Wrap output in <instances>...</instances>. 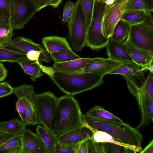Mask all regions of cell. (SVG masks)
<instances>
[{"instance_id": "6da1fadb", "label": "cell", "mask_w": 153, "mask_h": 153, "mask_svg": "<svg viewBox=\"0 0 153 153\" xmlns=\"http://www.w3.org/2000/svg\"><path fill=\"white\" fill-rule=\"evenodd\" d=\"M47 75L62 92L75 95L101 85L104 75L83 72H65L51 68Z\"/></svg>"}, {"instance_id": "7a4b0ae2", "label": "cell", "mask_w": 153, "mask_h": 153, "mask_svg": "<svg viewBox=\"0 0 153 153\" xmlns=\"http://www.w3.org/2000/svg\"><path fill=\"white\" fill-rule=\"evenodd\" d=\"M82 117L83 124L96 130L105 132L119 142L141 146L143 139L141 133L128 124L98 118L87 113L83 114Z\"/></svg>"}, {"instance_id": "3957f363", "label": "cell", "mask_w": 153, "mask_h": 153, "mask_svg": "<svg viewBox=\"0 0 153 153\" xmlns=\"http://www.w3.org/2000/svg\"><path fill=\"white\" fill-rule=\"evenodd\" d=\"M83 114L74 95L66 94L58 98L53 132L57 137L83 125Z\"/></svg>"}, {"instance_id": "277c9868", "label": "cell", "mask_w": 153, "mask_h": 153, "mask_svg": "<svg viewBox=\"0 0 153 153\" xmlns=\"http://www.w3.org/2000/svg\"><path fill=\"white\" fill-rule=\"evenodd\" d=\"M68 22L69 43L74 51L80 52L86 45L88 28L80 0L74 4L73 13Z\"/></svg>"}, {"instance_id": "5b68a950", "label": "cell", "mask_w": 153, "mask_h": 153, "mask_svg": "<svg viewBox=\"0 0 153 153\" xmlns=\"http://www.w3.org/2000/svg\"><path fill=\"white\" fill-rule=\"evenodd\" d=\"M123 77L129 91L136 100L141 114V121L135 128L138 130L142 129L149 126L153 121V99L133 77Z\"/></svg>"}, {"instance_id": "8992f818", "label": "cell", "mask_w": 153, "mask_h": 153, "mask_svg": "<svg viewBox=\"0 0 153 153\" xmlns=\"http://www.w3.org/2000/svg\"><path fill=\"white\" fill-rule=\"evenodd\" d=\"M105 5V4L94 0L91 20L87 30L86 42V45L93 50L105 47L110 40L103 32L102 19Z\"/></svg>"}, {"instance_id": "52a82bcc", "label": "cell", "mask_w": 153, "mask_h": 153, "mask_svg": "<svg viewBox=\"0 0 153 153\" xmlns=\"http://www.w3.org/2000/svg\"><path fill=\"white\" fill-rule=\"evenodd\" d=\"M58 101V98L50 91L35 94V103L39 124L53 134Z\"/></svg>"}, {"instance_id": "ba28073f", "label": "cell", "mask_w": 153, "mask_h": 153, "mask_svg": "<svg viewBox=\"0 0 153 153\" xmlns=\"http://www.w3.org/2000/svg\"><path fill=\"white\" fill-rule=\"evenodd\" d=\"M10 24L14 29L23 28L37 11L30 0H9Z\"/></svg>"}, {"instance_id": "9c48e42d", "label": "cell", "mask_w": 153, "mask_h": 153, "mask_svg": "<svg viewBox=\"0 0 153 153\" xmlns=\"http://www.w3.org/2000/svg\"><path fill=\"white\" fill-rule=\"evenodd\" d=\"M153 55V28L143 23L131 26L126 40Z\"/></svg>"}, {"instance_id": "30bf717a", "label": "cell", "mask_w": 153, "mask_h": 153, "mask_svg": "<svg viewBox=\"0 0 153 153\" xmlns=\"http://www.w3.org/2000/svg\"><path fill=\"white\" fill-rule=\"evenodd\" d=\"M128 0H117L105 5L102 19V30L104 36L109 38L114 29L120 20Z\"/></svg>"}, {"instance_id": "8fae6325", "label": "cell", "mask_w": 153, "mask_h": 153, "mask_svg": "<svg viewBox=\"0 0 153 153\" xmlns=\"http://www.w3.org/2000/svg\"><path fill=\"white\" fill-rule=\"evenodd\" d=\"M22 135L21 153H48L44 143L37 134L25 128Z\"/></svg>"}, {"instance_id": "7c38bea8", "label": "cell", "mask_w": 153, "mask_h": 153, "mask_svg": "<svg viewBox=\"0 0 153 153\" xmlns=\"http://www.w3.org/2000/svg\"><path fill=\"white\" fill-rule=\"evenodd\" d=\"M123 62L117 61L109 58H92L81 72L92 73L105 75L121 65Z\"/></svg>"}, {"instance_id": "4fadbf2b", "label": "cell", "mask_w": 153, "mask_h": 153, "mask_svg": "<svg viewBox=\"0 0 153 153\" xmlns=\"http://www.w3.org/2000/svg\"><path fill=\"white\" fill-rule=\"evenodd\" d=\"M122 43L133 61L146 70H149L153 64V55L126 41Z\"/></svg>"}, {"instance_id": "5bb4252c", "label": "cell", "mask_w": 153, "mask_h": 153, "mask_svg": "<svg viewBox=\"0 0 153 153\" xmlns=\"http://www.w3.org/2000/svg\"><path fill=\"white\" fill-rule=\"evenodd\" d=\"M146 69L133 61L123 62L120 66L114 69L108 74H117L123 76L133 77L135 79L143 80L144 73Z\"/></svg>"}, {"instance_id": "9a60e30c", "label": "cell", "mask_w": 153, "mask_h": 153, "mask_svg": "<svg viewBox=\"0 0 153 153\" xmlns=\"http://www.w3.org/2000/svg\"><path fill=\"white\" fill-rule=\"evenodd\" d=\"M92 135V131L83 125L79 127L69 131L58 137V140L64 144H70L81 141L88 135Z\"/></svg>"}, {"instance_id": "2e32d148", "label": "cell", "mask_w": 153, "mask_h": 153, "mask_svg": "<svg viewBox=\"0 0 153 153\" xmlns=\"http://www.w3.org/2000/svg\"><path fill=\"white\" fill-rule=\"evenodd\" d=\"M106 48L108 58L112 60L122 62H134L122 42L109 40Z\"/></svg>"}, {"instance_id": "e0dca14e", "label": "cell", "mask_w": 153, "mask_h": 153, "mask_svg": "<svg viewBox=\"0 0 153 153\" xmlns=\"http://www.w3.org/2000/svg\"><path fill=\"white\" fill-rule=\"evenodd\" d=\"M9 47L26 55L32 51L45 52L47 51L41 45L23 37L18 36L12 39L7 45Z\"/></svg>"}, {"instance_id": "ac0fdd59", "label": "cell", "mask_w": 153, "mask_h": 153, "mask_svg": "<svg viewBox=\"0 0 153 153\" xmlns=\"http://www.w3.org/2000/svg\"><path fill=\"white\" fill-rule=\"evenodd\" d=\"M17 63H18L26 74L30 76L31 79L35 81L36 79L44 76L46 66L42 65L39 60H30L26 57L21 59Z\"/></svg>"}, {"instance_id": "d6986e66", "label": "cell", "mask_w": 153, "mask_h": 153, "mask_svg": "<svg viewBox=\"0 0 153 153\" xmlns=\"http://www.w3.org/2000/svg\"><path fill=\"white\" fill-rule=\"evenodd\" d=\"M45 49L49 53L65 50H72L66 38L55 36H46L42 39Z\"/></svg>"}, {"instance_id": "ffe728a7", "label": "cell", "mask_w": 153, "mask_h": 153, "mask_svg": "<svg viewBox=\"0 0 153 153\" xmlns=\"http://www.w3.org/2000/svg\"><path fill=\"white\" fill-rule=\"evenodd\" d=\"M92 58H80L65 62H54L53 65L54 69L57 71L65 72H81L86 65Z\"/></svg>"}, {"instance_id": "44dd1931", "label": "cell", "mask_w": 153, "mask_h": 153, "mask_svg": "<svg viewBox=\"0 0 153 153\" xmlns=\"http://www.w3.org/2000/svg\"><path fill=\"white\" fill-rule=\"evenodd\" d=\"M83 125L92 131V138L96 142H107L115 144L130 149L134 151L135 153L137 152H140L142 150V146L139 147L120 142L116 140L113 137L105 132L96 130L83 123Z\"/></svg>"}, {"instance_id": "7402d4cb", "label": "cell", "mask_w": 153, "mask_h": 153, "mask_svg": "<svg viewBox=\"0 0 153 153\" xmlns=\"http://www.w3.org/2000/svg\"><path fill=\"white\" fill-rule=\"evenodd\" d=\"M35 94L34 91L20 99L25 106L28 125L39 124L35 103Z\"/></svg>"}, {"instance_id": "603a6c76", "label": "cell", "mask_w": 153, "mask_h": 153, "mask_svg": "<svg viewBox=\"0 0 153 153\" xmlns=\"http://www.w3.org/2000/svg\"><path fill=\"white\" fill-rule=\"evenodd\" d=\"M36 131V134L39 136L44 143L48 153H55L58 137L40 124L37 126Z\"/></svg>"}, {"instance_id": "cb8c5ba5", "label": "cell", "mask_w": 153, "mask_h": 153, "mask_svg": "<svg viewBox=\"0 0 153 153\" xmlns=\"http://www.w3.org/2000/svg\"><path fill=\"white\" fill-rule=\"evenodd\" d=\"M22 134L12 136L0 145V153H21Z\"/></svg>"}, {"instance_id": "d4e9b609", "label": "cell", "mask_w": 153, "mask_h": 153, "mask_svg": "<svg viewBox=\"0 0 153 153\" xmlns=\"http://www.w3.org/2000/svg\"><path fill=\"white\" fill-rule=\"evenodd\" d=\"M4 132L11 136L22 134L27 124L17 118L3 122Z\"/></svg>"}, {"instance_id": "484cf974", "label": "cell", "mask_w": 153, "mask_h": 153, "mask_svg": "<svg viewBox=\"0 0 153 153\" xmlns=\"http://www.w3.org/2000/svg\"><path fill=\"white\" fill-rule=\"evenodd\" d=\"M26 55L14 50L7 45L0 48V62H17L19 60L26 58Z\"/></svg>"}, {"instance_id": "4316f807", "label": "cell", "mask_w": 153, "mask_h": 153, "mask_svg": "<svg viewBox=\"0 0 153 153\" xmlns=\"http://www.w3.org/2000/svg\"><path fill=\"white\" fill-rule=\"evenodd\" d=\"M131 25L126 22L119 20L116 25L111 37V40L121 43L127 38Z\"/></svg>"}, {"instance_id": "83f0119b", "label": "cell", "mask_w": 153, "mask_h": 153, "mask_svg": "<svg viewBox=\"0 0 153 153\" xmlns=\"http://www.w3.org/2000/svg\"><path fill=\"white\" fill-rule=\"evenodd\" d=\"M86 113L92 117L102 119L119 123H123L120 118L105 110L100 105H95L94 107L89 109Z\"/></svg>"}, {"instance_id": "f1b7e54d", "label": "cell", "mask_w": 153, "mask_h": 153, "mask_svg": "<svg viewBox=\"0 0 153 153\" xmlns=\"http://www.w3.org/2000/svg\"><path fill=\"white\" fill-rule=\"evenodd\" d=\"M146 11H134L124 12L120 20L131 26L142 23L146 14Z\"/></svg>"}, {"instance_id": "f546056e", "label": "cell", "mask_w": 153, "mask_h": 153, "mask_svg": "<svg viewBox=\"0 0 153 153\" xmlns=\"http://www.w3.org/2000/svg\"><path fill=\"white\" fill-rule=\"evenodd\" d=\"M49 54L51 58L56 63L66 62L81 58L73 50H65Z\"/></svg>"}, {"instance_id": "4dcf8cb0", "label": "cell", "mask_w": 153, "mask_h": 153, "mask_svg": "<svg viewBox=\"0 0 153 153\" xmlns=\"http://www.w3.org/2000/svg\"><path fill=\"white\" fill-rule=\"evenodd\" d=\"M14 30L10 24L0 28V44L2 46L8 45L10 42Z\"/></svg>"}, {"instance_id": "1f68e13d", "label": "cell", "mask_w": 153, "mask_h": 153, "mask_svg": "<svg viewBox=\"0 0 153 153\" xmlns=\"http://www.w3.org/2000/svg\"><path fill=\"white\" fill-rule=\"evenodd\" d=\"M83 140L70 144H64L58 140L55 147V153H78L79 146Z\"/></svg>"}, {"instance_id": "d6a6232c", "label": "cell", "mask_w": 153, "mask_h": 153, "mask_svg": "<svg viewBox=\"0 0 153 153\" xmlns=\"http://www.w3.org/2000/svg\"><path fill=\"white\" fill-rule=\"evenodd\" d=\"M80 1L85 16L86 25L88 28L91 20L94 0Z\"/></svg>"}, {"instance_id": "836d02e7", "label": "cell", "mask_w": 153, "mask_h": 153, "mask_svg": "<svg viewBox=\"0 0 153 153\" xmlns=\"http://www.w3.org/2000/svg\"><path fill=\"white\" fill-rule=\"evenodd\" d=\"M104 153H134L133 151L115 144L102 142Z\"/></svg>"}, {"instance_id": "e575fe53", "label": "cell", "mask_w": 153, "mask_h": 153, "mask_svg": "<svg viewBox=\"0 0 153 153\" xmlns=\"http://www.w3.org/2000/svg\"><path fill=\"white\" fill-rule=\"evenodd\" d=\"M134 11H146L143 0H128L124 12Z\"/></svg>"}, {"instance_id": "d590c367", "label": "cell", "mask_w": 153, "mask_h": 153, "mask_svg": "<svg viewBox=\"0 0 153 153\" xmlns=\"http://www.w3.org/2000/svg\"><path fill=\"white\" fill-rule=\"evenodd\" d=\"M146 93L153 99V73L149 72L147 76L141 84Z\"/></svg>"}, {"instance_id": "8d00e7d4", "label": "cell", "mask_w": 153, "mask_h": 153, "mask_svg": "<svg viewBox=\"0 0 153 153\" xmlns=\"http://www.w3.org/2000/svg\"><path fill=\"white\" fill-rule=\"evenodd\" d=\"M74 4L71 1H68L65 4L64 8L62 22H68L73 13Z\"/></svg>"}, {"instance_id": "74e56055", "label": "cell", "mask_w": 153, "mask_h": 153, "mask_svg": "<svg viewBox=\"0 0 153 153\" xmlns=\"http://www.w3.org/2000/svg\"><path fill=\"white\" fill-rule=\"evenodd\" d=\"M13 88L7 82H0V98L13 93Z\"/></svg>"}, {"instance_id": "f35d334b", "label": "cell", "mask_w": 153, "mask_h": 153, "mask_svg": "<svg viewBox=\"0 0 153 153\" xmlns=\"http://www.w3.org/2000/svg\"><path fill=\"white\" fill-rule=\"evenodd\" d=\"M16 108L21 118L24 123L28 125L25 106L21 99H18L16 104Z\"/></svg>"}, {"instance_id": "ab89813d", "label": "cell", "mask_w": 153, "mask_h": 153, "mask_svg": "<svg viewBox=\"0 0 153 153\" xmlns=\"http://www.w3.org/2000/svg\"><path fill=\"white\" fill-rule=\"evenodd\" d=\"M9 24V14L5 10L0 8V28Z\"/></svg>"}, {"instance_id": "60d3db41", "label": "cell", "mask_w": 153, "mask_h": 153, "mask_svg": "<svg viewBox=\"0 0 153 153\" xmlns=\"http://www.w3.org/2000/svg\"><path fill=\"white\" fill-rule=\"evenodd\" d=\"M35 6L37 11L46 6L51 5V1L50 0H30Z\"/></svg>"}, {"instance_id": "b9f144b4", "label": "cell", "mask_w": 153, "mask_h": 153, "mask_svg": "<svg viewBox=\"0 0 153 153\" xmlns=\"http://www.w3.org/2000/svg\"><path fill=\"white\" fill-rule=\"evenodd\" d=\"M152 13L147 12L144 19L142 23L153 28V18Z\"/></svg>"}, {"instance_id": "7bdbcfd3", "label": "cell", "mask_w": 153, "mask_h": 153, "mask_svg": "<svg viewBox=\"0 0 153 153\" xmlns=\"http://www.w3.org/2000/svg\"><path fill=\"white\" fill-rule=\"evenodd\" d=\"M7 74V70L0 62V82L3 81L6 78Z\"/></svg>"}, {"instance_id": "ee69618b", "label": "cell", "mask_w": 153, "mask_h": 153, "mask_svg": "<svg viewBox=\"0 0 153 153\" xmlns=\"http://www.w3.org/2000/svg\"><path fill=\"white\" fill-rule=\"evenodd\" d=\"M141 153H153V140L152 139L149 144L146 146Z\"/></svg>"}, {"instance_id": "f6af8a7d", "label": "cell", "mask_w": 153, "mask_h": 153, "mask_svg": "<svg viewBox=\"0 0 153 153\" xmlns=\"http://www.w3.org/2000/svg\"><path fill=\"white\" fill-rule=\"evenodd\" d=\"M146 7V11L152 13L153 11V0H143Z\"/></svg>"}, {"instance_id": "bcb514c9", "label": "cell", "mask_w": 153, "mask_h": 153, "mask_svg": "<svg viewBox=\"0 0 153 153\" xmlns=\"http://www.w3.org/2000/svg\"><path fill=\"white\" fill-rule=\"evenodd\" d=\"M0 8L5 10L9 15V0H0Z\"/></svg>"}, {"instance_id": "7dc6e473", "label": "cell", "mask_w": 153, "mask_h": 153, "mask_svg": "<svg viewBox=\"0 0 153 153\" xmlns=\"http://www.w3.org/2000/svg\"><path fill=\"white\" fill-rule=\"evenodd\" d=\"M12 136L6 133L0 134V145L5 142Z\"/></svg>"}, {"instance_id": "c3c4849f", "label": "cell", "mask_w": 153, "mask_h": 153, "mask_svg": "<svg viewBox=\"0 0 153 153\" xmlns=\"http://www.w3.org/2000/svg\"><path fill=\"white\" fill-rule=\"evenodd\" d=\"M51 1V5L53 7H57L62 0H50Z\"/></svg>"}, {"instance_id": "681fc988", "label": "cell", "mask_w": 153, "mask_h": 153, "mask_svg": "<svg viewBox=\"0 0 153 153\" xmlns=\"http://www.w3.org/2000/svg\"><path fill=\"white\" fill-rule=\"evenodd\" d=\"M105 4V5L111 4L117 0H97Z\"/></svg>"}, {"instance_id": "f907efd6", "label": "cell", "mask_w": 153, "mask_h": 153, "mask_svg": "<svg viewBox=\"0 0 153 153\" xmlns=\"http://www.w3.org/2000/svg\"><path fill=\"white\" fill-rule=\"evenodd\" d=\"M4 133L3 129V122H0V134Z\"/></svg>"}, {"instance_id": "816d5d0a", "label": "cell", "mask_w": 153, "mask_h": 153, "mask_svg": "<svg viewBox=\"0 0 153 153\" xmlns=\"http://www.w3.org/2000/svg\"><path fill=\"white\" fill-rule=\"evenodd\" d=\"M2 46L0 44V48L2 47Z\"/></svg>"}, {"instance_id": "f5cc1de1", "label": "cell", "mask_w": 153, "mask_h": 153, "mask_svg": "<svg viewBox=\"0 0 153 153\" xmlns=\"http://www.w3.org/2000/svg\"></svg>"}]
</instances>
